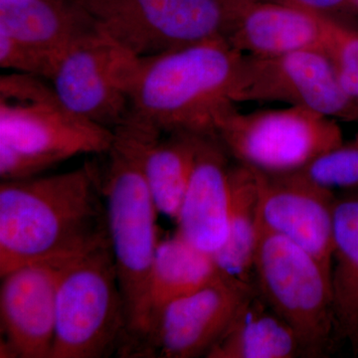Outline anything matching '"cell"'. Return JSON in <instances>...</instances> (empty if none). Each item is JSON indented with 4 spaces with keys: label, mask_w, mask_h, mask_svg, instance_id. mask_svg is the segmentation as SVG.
I'll return each mask as SVG.
<instances>
[{
    "label": "cell",
    "mask_w": 358,
    "mask_h": 358,
    "mask_svg": "<svg viewBox=\"0 0 358 358\" xmlns=\"http://www.w3.org/2000/svg\"><path fill=\"white\" fill-rule=\"evenodd\" d=\"M254 291L255 285L220 273L162 308L133 357H206Z\"/></svg>",
    "instance_id": "11"
},
{
    "label": "cell",
    "mask_w": 358,
    "mask_h": 358,
    "mask_svg": "<svg viewBox=\"0 0 358 358\" xmlns=\"http://www.w3.org/2000/svg\"><path fill=\"white\" fill-rule=\"evenodd\" d=\"M232 101L282 103L336 121L358 122V108L341 87L331 59L319 49L270 57L242 56Z\"/></svg>",
    "instance_id": "9"
},
{
    "label": "cell",
    "mask_w": 358,
    "mask_h": 358,
    "mask_svg": "<svg viewBox=\"0 0 358 358\" xmlns=\"http://www.w3.org/2000/svg\"><path fill=\"white\" fill-rule=\"evenodd\" d=\"M113 138L112 129L72 114L58 98L0 100V178H34L79 155H105Z\"/></svg>",
    "instance_id": "7"
},
{
    "label": "cell",
    "mask_w": 358,
    "mask_h": 358,
    "mask_svg": "<svg viewBox=\"0 0 358 358\" xmlns=\"http://www.w3.org/2000/svg\"><path fill=\"white\" fill-rule=\"evenodd\" d=\"M301 9L307 13L353 25L352 17L358 14V6L353 0H270ZM355 26V25H353Z\"/></svg>",
    "instance_id": "25"
},
{
    "label": "cell",
    "mask_w": 358,
    "mask_h": 358,
    "mask_svg": "<svg viewBox=\"0 0 358 358\" xmlns=\"http://www.w3.org/2000/svg\"><path fill=\"white\" fill-rule=\"evenodd\" d=\"M138 60L98 31L59 59L52 87L72 114L113 131L131 112L129 91Z\"/></svg>",
    "instance_id": "10"
},
{
    "label": "cell",
    "mask_w": 358,
    "mask_h": 358,
    "mask_svg": "<svg viewBox=\"0 0 358 358\" xmlns=\"http://www.w3.org/2000/svg\"><path fill=\"white\" fill-rule=\"evenodd\" d=\"M259 228V193L255 171L236 162L231 173L227 238L213 258L221 273L254 284Z\"/></svg>",
    "instance_id": "20"
},
{
    "label": "cell",
    "mask_w": 358,
    "mask_h": 358,
    "mask_svg": "<svg viewBox=\"0 0 358 358\" xmlns=\"http://www.w3.org/2000/svg\"><path fill=\"white\" fill-rule=\"evenodd\" d=\"M324 18V51L331 59L341 87L358 108V28Z\"/></svg>",
    "instance_id": "23"
},
{
    "label": "cell",
    "mask_w": 358,
    "mask_h": 358,
    "mask_svg": "<svg viewBox=\"0 0 358 358\" xmlns=\"http://www.w3.org/2000/svg\"><path fill=\"white\" fill-rule=\"evenodd\" d=\"M101 171L110 249L127 313L128 336L121 357H131L150 327L148 287L159 242V214L145 173V155L162 133L129 113L113 129Z\"/></svg>",
    "instance_id": "2"
},
{
    "label": "cell",
    "mask_w": 358,
    "mask_h": 358,
    "mask_svg": "<svg viewBox=\"0 0 358 358\" xmlns=\"http://www.w3.org/2000/svg\"><path fill=\"white\" fill-rule=\"evenodd\" d=\"M353 1H355V3L358 6V0H353Z\"/></svg>",
    "instance_id": "26"
},
{
    "label": "cell",
    "mask_w": 358,
    "mask_h": 358,
    "mask_svg": "<svg viewBox=\"0 0 358 358\" xmlns=\"http://www.w3.org/2000/svg\"><path fill=\"white\" fill-rule=\"evenodd\" d=\"M329 190H358V133L299 171Z\"/></svg>",
    "instance_id": "22"
},
{
    "label": "cell",
    "mask_w": 358,
    "mask_h": 358,
    "mask_svg": "<svg viewBox=\"0 0 358 358\" xmlns=\"http://www.w3.org/2000/svg\"><path fill=\"white\" fill-rule=\"evenodd\" d=\"M230 155L215 136H204L181 202L176 233L207 255L220 251L227 238L231 200Z\"/></svg>",
    "instance_id": "15"
},
{
    "label": "cell",
    "mask_w": 358,
    "mask_h": 358,
    "mask_svg": "<svg viewBox=\"0 0 358 358\" xmlns=\"http://www.w3.org/2000/svg\"><path fill=\"white\" fill-rule=\"evenodd\" d=\"M0 66L16 73L50 80L57 62L36 47L0 31Z\"/></svg>",
    "instance_id": "24"
},
{
    "label": "cell",
    "mask_w": 358,
    "mask_h": 358,
    "mask_svg": "<svg viewBox=\"0 0 358 358\" xmlns=\"http://www.w3.org/2000/svg\"><path fill=\"white\" fill-rule=\"evenodd\" d=\"M331 299L336 338L358 355V192L336 197Z\"/></svg>",
    "instance_id": "18"
},
{
    "label": "cell",
    "mask_w": 358,
    "mask_h": 358,
    "mask_svg": "<svg viewBox=\"0 0 358 358\" xmlns=\"http://www.w3.org/2000/svg\"><path fill=\"white\" fill-rule=\"evenodd\" d=\"M303 355L298 336L253 292L207 358H294Z\"/></svg>",
    "instance_id": "17"
},
{
    "label": "cell",
    "mask_w": 358,
    "mask_h": 358,
    "mask_svg": "<svg viewBox=\"0 0 358 358\" xmlns=\"http://www.w3.org/2000/svg\"><path fill=\"white\" fill-rule=\"evenodd\" d=\"M204 134H162L148 148L145 178L159 213L176 221Z\"/></svg>",
    "instance_id": "21"
},
{
    "label": "cell",
    "mask_w": 358,
    "mask_h": 358,
    "mask_svg": "<svg viewBox=\"0 0 358 358\" xmlns=\"http://www.w3.org/2000/svg\"><path fill=\"white\" fill-rule=\"evenodd\" d=\"M220 273L213 257L195 248L178 233L160 239L148 278L150 327L166 305L202 288Z\"/></svg>",
    "instance_id": "19"
},
{
    "label": "cell",
    "mask_w": 358,
    "mask_h": 358,
    "mask_svg": "<svg viewBox=\"0 0 358 358\" xmlns=\"http://www.w3.org/2000/svg\"><path fill=\"white\" fill-rule=\"evenodd\" d=\"M128 336L127 313L110 245L70 261L57 289L51 358L121 355Z\"/></svg>",
    "instance_id": "4"
},
{
    "label": "cell",
    "mask_w": 358,
    "mask_h": 358,
    "mask_svg": "<svg viewBox=\"0 0 358 358\" xmlns=\"http://www.w3.org/2000/svg\"><path fill=\"white\" fill-rule=\"evenodd\" d=\"M242 56L225 38H214L138 58L129 91L131 114L162 134L215 136L214 117L234 103Z\"/></svg>",
    "instance_id": "3"
},
{
    "label": "cell",
    "mask_w": 358,
    "mask_h": 358,
    "mask_svg": "<svg viewBox=\"0 0 358 358\" xmlns=\"http://www.w3.org/2000/svg\"><path fill=\"white\" fill-rule=\"evenodd\" d=\"M0 31L58 63L73 45L99 30L82 0H0Z\"/></svg>",
    "instance_id": "16"
},
{
    "label": "cell",
    "mask_w": 358,
    "mask_h": 358,
    "mask_svg": "<svg viewBox=\"0 0 358 358\" xmlns=\"http://www.w3.org/2000/svg\"><path fill=\"white\" fill-rule=\"evenodd\" d=\"M253 282L294 329L303 355L324 357L336 339L331 273L305 249L259 228Z\"/></svg>",
    "instance_id": "6"
},
{
    "label": "cell",
    "mask_w": 358,
    "mask_h": 358,
    "mask_svg": "<svg viewBox=\"0 0 358 358\" xmlns=\"http://www.w3.org/2000/svg\"><path fill=\"white\" fill-rule=\"evenodd\" d=\"M96 28L136 57L225 38L226 0H82Z\"/></svg>",
    "instance_id": "8"
},
{
    "label": "cell",
    "mask_w": 358,
    "mask_h": 358,
    "mask_svg": "<svg viewBox=\"0 0 358 358\" xmlns=\"http://www.w3.org/2000/svg\"><path fill=\"white\" fill-rule=\"evenodd\" d=\"M225 39L243 55L270 57L291 52L324 51V18L270 0H226Z\"/></svg>",
    "instance_id": "14"
},
{
    "label": "cell",
    "mask_w": 358,
    "mask_h": 358,
    "mask_svg": "<svg viewBox=\"0 0 358 358\" xmlns=\"http://www.w3.org/2000/svg\"><path fill=\"white\" fill-rule=\"evenodd\" d=\"M255 173L260 228L305 249L331 273L334 192L301 173Z\"/></svg>",
    "instance_id": "13"
},
{
    "label": "cell",
    "mask_w": 358,
    "mask_h": 358,
    "mask_svg": "<svg viewBox=\"0 0 358 358\" xmlns=\"http://www.w3.org/2000/svg\"><path fill=\"white\" fill-rule=\"evenodd\" d=\"M69 262L29 264L0 277V357L51 358L58 285Z\"/></svg>",
    "instance_id": "12"
},
{
    "label": "cell",
    "mask_w": 358,
    "mask_h": 358,
    "mask_svg": "<svg viewBox=\"0 0 358 358\" xmlns=\"http://www.w3.org/2000/svg\"><path fill=\"white\" fill-rule=\"evenodd\" d=\"M213 131L235 162L264 174L299 173L345 140L336 120L296 106L244 113L233 103Z\"/></svg>",
    "instance_id": "5"
},
{
    "label": "cell",
    "mask_w": 358,
    "mask_h": 358,
    "mask_svg": "<svg viewBox=\"0 0 358 358\" xmlns=\"http://www.w3.org/2000/svg\"><path fill=\"white\" fill-rule=\"evenodd\" d=\"M110 244L101 171L0 183V277L45 261H71Z\"/></svg>",
    "instance_id": "1"
}]
</instances>
